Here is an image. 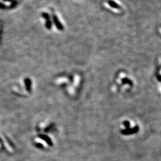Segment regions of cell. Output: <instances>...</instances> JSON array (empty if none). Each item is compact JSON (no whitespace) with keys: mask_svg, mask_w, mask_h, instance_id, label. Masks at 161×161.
<instances>
[{"mask_svg":"<svg viewBox=\"0 0 161 161\" xmlns=\"http://www.w3.org/2000/svg\"><path fill=\"white\" fill-rule=\"evenodd\" d=\"M108 3L109 4L110 6L111 7H113L114 8V9H120V6L118 5L116 3L114 2L113 1H112V0H109V1H108Z\"/></svg>","mask_w":161,"mask_h":161,"instance_id":"1","label":"cell"},{"mask_svg":"<svg viewBox=\"0 0 161 161\" xmlns=\"http://www.w3.org/2000/svg\"><path fill=\"white\" fill-rule=\"evenodd\" d=\"M159 80H161V76H160V77H159Z\"/></svg>","mask_w":161,"mask_h":161,"instance_id":"3","label":"cell"},{"mask_svg":"<svg viewBox=\"0 0 161 161\" xmlns=\"http://www.w3.org/2000/svg\"><path fill=\"white\" fill-rule=\"evenodd\" d=\"M123 82H124V83H129V84H131V81L130 80H129V79H123Z\"/></svg>","mask_w":161,"mask_h":161,"instance_id":"2","label":"cell"}]
</instances>
